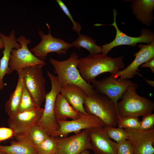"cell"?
Masks as SVG:
<instances>
[{
    "instance_id": "cell-7",
    "label": "cell",
    "mask_w": 154,
    "mask_h": 154,
    "mask_svg": "<svg viewBox=\"0 0 154 154\" xmlns=\"http://www.w3.org/2000/svg\"><path fill=\"white\" fill-rule=\"evenodd\" d=\"M16 40L21 45V47L13 48L11 51L8 74L15 70L18 72L20 70L27 66L39 64H46L45 62L38 58L29 49L27 45L31 43L30 40L21 35Z\"/></svg>"
},
{
    "instance_id": "cell-8",
    "label": "cell",
    "mask_w": 154,
    "mask_h": 154,
    "mask_svg": "<svg viewBox=\"0 0 154 154\" xmlns=\"http://www.w3.org/2000/svg\"><path fill=\"white\" fill-rule=\"evenodd\" d=\"M46 25L48 29V34H44L42 31H39L38 33L41 38V41L30 49L35 56L44 62L48 53L54 52L60 55L65 54L68 50L73 46L69 42L53 37L51 34L50 26L48 23L46 24Z\"/></svg>"
},
{
    "instance_id": "cell-33",
    "label": "cell",
    "mask_w": 154,
    "mask_h": 154,
    "mask_svg": "<svg viewBox=\"0 0 154 154\" xmlns=\"http://www.w3.org/2000/svg\"><path fill=\"white\" fill-rule=\"evenodd\" d=\"M142 68L149 67L152 72L154 73V58L141 65Z\"/></svg>"
},
{
    "instance_id": "cell-10",
    "label": "cell",
    "mask_w": 154,
    "mask_h": 154,
    "mask_svg": "<svg viewBox=\"0 0 154 154\" xmlns=\"http://www.w3.org/2000/svg\"><path fill=\"white\" fill-rule=\"evenodd\" d=\"M59 129L52 133L50 136L55 137H67L69 133L75 134L80 133L82 130L95 127H104L106 125L98 117L92 114L85 115L80 113V117L71 121H59Z\"/></svg>"
},
{
    "instance_id": "cell-6",
    "label": "cell",
    "mask_w": 154,
    "mask_h": 154,
    "mask_svg": "<svg viewBox=\"0 0 154 154\" xmlns=\"http://www.w3.org/2000/svg\"><path fill=\"white\" fill-rule=\"evenodd\" d=\"M46 64H39L23 69L24 85L35 104L40 107L46 94L45 83L42 70Z\"/></svg>"
},
{
    "instance_id": "cell-9",
    "label": "cell",
    "mask_w": 154,
    "mask_h": 154,
    "mask_svg": "<svg viewBox=\"0 0 154 154\" xmlns=\"http://www.w3.org/2000/svg\"><path fill=\"white\" fill-rule=\"evenodd\" d=\"M114 21L110 25L113 26L116 29V35L115 38L110 42L103 45L101 46L102 54L107 55L112 48L121 45H127L133 47L138 43H145L148 44L154 40V33L151 30L147 28H143L141 31V35L137 37H132L126 35L119 30L116 22L117 10L113 9Z\"/></svg>"
},
{
    "instance_id": "cell-16",
    "label": "cell",
    "mask_w": 154,
    "mask_h": 154,
    "mask_svg": "<svg viewBox=\"0 0 154 154\" xmlns=\"http://www.w3.org/2000/svg\"><path fill=\"white\" fill-rule=\"evenodd\" d=\"M87 129L92 150L95 154H116L117 143L108 137L104 127Z\"/></svg>"
},
{
    "instance_id": "cell-12",
    "label": "cell",
    "mask_w": 154,
    "mask_h": 154,
    "mask_svg": "<svg viewBox=\"0 0 154 154\" xmlns=\"http://www.w3.org/2000/svg\"><path fill=\"white\" fill-rule=\"evenodd\" d=\"M44 108L40 107L22 112L18 113L12 117H9V127L13 131L15 137L27 135L41 117Z\"/></svg>"
},
{
    "instance_id": "cell-29",
    "label": "cell",
    "mask_w": 154,
    "mask_h": 154,
    "mask_svg": "<svg viewBox=\"0 0 154 154\" xmlns=\"http://www.w3.org/2000/svg\"><path fill=\"white\" fill-rule=\"evenodd\" d=\"M56 1L63 11L68 17L72 22V30L76 31L78 34L80 33L81 29V26L80 24L74 20L67 7L61 0H56Z\"/></svg>"
},
{
    "instance_id": "cell-19",
    "label": "cell",
    "mask_w": 154,
    "mask_h": 154,
    "mask_svg": "<svg viewBox=\"0 0 154 154\" xmlns=\"http://www.w3.org/2000/svg\"><path fill=\"white\" fill-rule=\"evenodd\" d=\"M60 93L75 110L84 114H88L83 106L87 94L82 88L74 84H68L62 88Z\"/></svg>"
},
{
    "instance_id": "cell-5",
    "label": "cell",
    "mask_w": 154,
    "mask_h": 154,
    "mask_svg": "<svg viewBox=\"0 0 154 154\" xmlns=\"http://www.w3.org/2000/svg\"><path fill=\"white\" fill-rule=\"evenodd\" d=\"M47 74L51 82V89L46 95L44 111L36 124L41 127L50 136L52 133L58 130L59 127L55 117L54 108L57 96L61 92L62 87L57 76L54 75L48 71Z\"/></svg>"
},
{
    "instance_id": "cell-11",
    "label": "cell",
    "mask_w": 154,
    "mask_h": 154,
    "mask_svg": "<svg viewBox=\"0 0 154 154\" xmlns=\"http://www.w3.org/2000/svg\"><path fill=\"white\" fill-rule=\"evenodd\" d=\"M133 83L129 79L117 78L111 75L100 80H96L91 83L96 91L109 97L116 106L118 100Z\"/></svg>"
},
{
    "instance_id": "cell-24",
    "label": "cell",
    "mask_w": 154,
    "mask_h": 154,
    "mask_svg": "<svg viewBox=\"0 0 154 154\" xmlns=\"http://www.w3.org/2000/svg\"><path fill=\"white\" fill-rule=\"evenodd\" d=\"M27 135L37 147L50 136L43 128L36 124L31 128Z\"/></svg>"
},
{
    "instance_id": "cell-30",
    "label": "cell",
    "mask_w": 154,
    "mask_h": 154,
    "mask_svg": "<svg viewBox=\"0 0 154 154\" xmlns=\"http://www.w3.org/2000/svg\"><path fill=\"white\" fill-rule=\"evenodd\" d=\"M154 126V114L145 115L143 117L142 120L140 121L138 129L144 131L149 130Z\"/></svg>"
},
{
    "instance_id": "cell-31",
    "label": "cell",
    "mask_w": 154,
    "mask_h": 154,
    "mask_svg": "<svg viewBox=\"0 0 154 154\" xmlns=\"http://www.w3.org/2000/svg\"><path fill=\"white\" fill-rule=\"evenodd\" d=\"M116 154H133L132 147L127 140L122 143H117Z\"/></svg>"
},
{
    "instance_id": "cell-13",
    "label": "cell",
    "mask_w": 154,
    "mask_h": 154,
    "mask_svg": "<svg viewBox=\"0 0 154 154\" xmlns=\"http://www.w3.org/2000/svg\"><path fill=\"white\" fill-rule=\"evenodd\" d=\"M56 137L57 154H79L84 150L92 149L87 129L70 136Z\"/></svg>"
},
{
    "instance_id": "cell-1",
    "label": "cell",
    "mask_w": 154,
    "mask_h": 154,
    "mask_svg": "<svg viewBox=\"0 0 154 154\" xmlns=\"http://www.w3.org/2000/svg\"><path fill=\"white\" fill-rule=\"evenodd\" d=\"M123 58L122 56L112 58L102 54H89L79 59L77 67L83 78L90 84L102 73L109 72L113 76L125 68Z\"/></svg>"
},
{
    "instance_id": "cell-34",
    "label": "cell",
    "mask_w": 154,
    "mask_h": 154,
    "mask_svg": "<svg viewBox=\"0 0 154 154\" xmlns=\"http://www.w3.org/2000/svg\"><path fill=\"white\" fill-rule=\"evenodd\" d=\"M142 77H143L145 79L146 83L149 85L153 87L154 86V81H153L150 80H148L145 78L143 77V76H142Z\"/></svg>"
},
{
    "instance_id": "cell-2",
    "label": "cell",
    "mask_w": 154,
    "mask_h": 154,
    "mask_svg": "<svg viewBox=\"0 0 154 154\" xmlns=\"http://www.w3.org/2000/svg\"><path fill=\"white\" fill-rule=\"evenodd\" d=\"M78 59V55L74 52L66 60L60 61L51 58L49 61L62 88L68 84H74L83 89L87 95L92 94L96 91L94 87L83 78L77 68Z\"/></svg>"
},
{
    "instance_id": "cell-28",
    "label": "cell",
    "mask_w": 154,
    "mask_h": 154,
    "mask_svg": "<svg viewBox=\"0 0 154 154\" xmlns=\"http://www.w3.org/2000/svg\"><path fill=\"white\" fill-rule=\"evenodd\" d=\"M140 121L138 117H121L117 113V125L118 127L124 129H138Z\"/></svg>"
},
{
    "instance_id": "cell-15",
    "label": "cell",
    "mask_w": 154,
    "mask_h": 154,
    "mask_svg": "<svg viewBox=\"0 0 154 154\" xmlns=\"http://www.w3.org/2000/svg\"><path fill=\"white\" fill-rule=\"evenodd\" d=\"M140 50L133 54L135 58L133 61L126 68L120 70L113 76L117 78L129 79L137 74L142 77L138 71L139 67L154 58V40L147 45L139 44L138 46Z\"/></svg>"
},
{
    "instance_id": "cell-32",
    "label": "cell",
    "mask_w": 154,
    "mask_h": 154,
    "mask_svg": "<svg viewBox=\"0 0 154 154\" xmlns=\"http://www.w3.org/2000/svg\"><path fill=\"white\" fill-rule=\"evenodd\" d=\"M14 135V132L11 128L0 127V141L11 138Z\"/></svg>"
},
{
    "instance_id": "cell-35",
    "label": "cell",
    "mask_w": 154,
    "mask_h": 154,
    "mask_svg": "<svg viewBox=\"0 0 154 154\" xmlns=\"http://www.w3.org/2000/svg\"><path fill=\"white\" fill-rule=\"evenodd\" d=\"M1 29L0 28V34ZM5 47V44L4 42L1 37L0 35V49H4Z\"/></svg>"
},
{
    "instance_id": "cell-20",
    "label": "cell",
    "mask_w": 154,
    "mask_h": 154,
    "mask_svg": "<svg viewBox=\"0 0 154 154\" xmlns=\"http://www.w3.org/2000/svg\"><path fill=\"white\" fill-rule=\"evenodd\" d=\"M16 138L17 140L12 141L9 145L0 143V151L7 154H39L37 147L27 135Z\"/></svg>"
},
{
    "instance_id": "cell-36",
    "label": "cell",
    "mask_w": 154,
    "mask_h": 154,
    "mask_svg": "<svg viewBox=\"0 0 154 154\" xmlns=\"http://www.w3.org/2000/svg\"><path fill=\"white\" fill-rule=\"evenodd\" d=\"M79 154H90V152L88 149H85L82 151Z\"/></svg>"
},
{
    "instance_id": "cell-27",
    "label": "cell",
    "mask_w": 154,
    "mask_h": 154,
    "mask_svg": "<svg viewBox=\"0 0 154 154\" xmlns=\"http://www.w3.org/2000/svg\"><path fill=\"white\" fill-rule=\"evenodd\" d=\"M108 137L113 139L118 143L127 140V132L124 129L105 125L104 127Z\"/></svg>"
},
{
    "instance_id": "cell-26",
    "label": "cell",
    "mask_w": 154,
    "mask_h": 154,
    "mask_svg": "<svg viewBox=\"0 0 154 154\" xmlns=\"http://www.w3.org/2000/svg\"><path fill=\"white\" fill-rule=\"evenodd\" d=\"M39 107H40L38 106L35 103L32 97L24 84L18 113L29 111Z\"/></svg>"
},
{
    "instance_id": "cell-38",
    "label": "cell",
    "mask_w": 154,
    "mask_h": 154,
    "mask_svg": "<svg viewBox=\"0 0 154 154\" xmlns=\"http://www.w3.org/2000/svg\"></svg>"
},
{
    "instance_id": "cell-22",
    "label": "cell",
    "mask_w": 154,
    "mask_h": 154,
    "mask_svg": "<svg viewBox=\"0 0 154 154\" xmlns=\"http://www.w3.org/2000/svg\"><path fill=\"white\" fill-rule=\"evenodd\" d=\"M18 73L19 78L15 89L5 105V111L9 117H12L18 113L22 95L24 85L23 70H20Z\"/></svg>"
},
{
    "instance_id": "cell-17",
    "label": "cell",
    "mask_w": 154,
    "mask_h": 154,
    "mask_svg": "<svg viewBox=\"0 0 154 154\" xmlns=\"http://www.w3.org/2000/svg\"><path fill=\"white\" fill-rule=\"evenodd\" d=\"M0 36L5 44L2 51L3 56L0 60V90L5 86L3 81V78L6 74H8L9 63L11 51L13 48H17L21 47V45L16 41L15 32L12 30L9 36L0 33Z\"/></svg>"
},
{
    "instance_id": "cell-37",
    "label": "cell",
    "mask_w": 154,
    "mask_h": 154,
    "mask_svg": "<svg viewBox=\"0 0 154 154\" xmlns=\"http://www.w3.org/2000/svg\"><path fill=\"white\" fill-rule=\"evenodd\" d=\"M0 154H7L4 152L0 151Z\"/></svg>"
},
{
    "instance_id": "cell-18",
    "label": "cell",
    "mask_w": 154,
    "mask_h": 154,
    "mask_svg": "<svg viewBox=\"0 0 154 154\" xmlns=\"http://www.w3.org/2000/svg\"><path fill=\"white\" fill-rule=\"evenodd\" d=\"M131 2L133 13L138 21L144 25L150 26L154 17V0H125Z\"/></svg>"
},
{
    "instance_id": "cell-23",
    "label": "cell",
    "mask_w": 154,
    "mask_h": 154,
    "mask_svg": "<svg viewBox=\"0 0 154 154\" xmlns=\"http://www.w3.org/2000/svg\"><path fill=\"white\" fill-rule=\"evenodd\" d=\"M77 39L74 40L71 44L73 46L80 49L83 48L87 50L90 54H95L102 53L101 46L97 45L96 44V40L90 37L85 35L78 34Z\"/></svg>"
},
{
    "instance_id": "cell-21",
    "label": "cell",
    "mask_w": 154,
    "mask_h": 154,
    "mask_svg": "<svg viewBox=\"0 0 154 154\" xmlns=\"http://www.w3.org/2000/svg\"><path fill=\"white\" fill-rule=\"evenodd\" d=\"M54 112L57 122L67 121L68 118L75 120L80 116V113L75 110L66 99L60 93L58 94L56 99Z\"/></svg>"
},
{
    "instance_id": "cell-14",
    "label": "cell",
    "mask_w": 154,
    "mask_h": 154,
    "mask_svg": "<svg viewBox=\"0 0 154 154\" xmlns=\"http://www.w3.org/2000/svg\"><path fill=\"white\" fill-rule=\"evenodd\" d=\"M133 154H154V128L147 131L124 129Z\"/></svg>"
},
{
    "instance_id": "cell-3",
    "label": "cell",
    "mask_w": 154,
    "mask_h": 154,
    "mask_svg": "<svg viewBox=\"0 0 154 154\" xmlns=\"http://www.w3.org/2000/svg\"><path fill=\"white\" fill-rule=\"evenodd\" d=\"M137 84L133 83L124 93L118 102V114L122 117H138L151 114L154 110V102L140 96L136 92Z\"/></svg>"
},
{
    "instance_id": "cell-4",
    "label": "cell",
    "mask_w": 154,
    "mask_h": 154,
    "mask_svg": "<svg viewBox=\"0 0 154 154\" xmlns=\"http://www.w3.org/2000/svg\"><path fill=\"white\" fill-rule=\"evenodd\" d=\"M84 104V108L87 114L96 116L106 125L116 127L117 106L106 96L96 91L92 94L87 95Z\"/></svg>"
},
{
    "instance_id": "cell-25",
    "label": "cell",
    "mask_w": 154,
    "mask_h": 154,
    "mask_svg": "<svg viewBox=\"0 0 154 154\" xmlns=\"http://www.w3.org/2000/svg\"><path fill=\"white\" fill-rule=\"evenodd\" d=\"M39 154H57L56 137L50 136L37 147Z\"/></svg>"
}]
</instances>
